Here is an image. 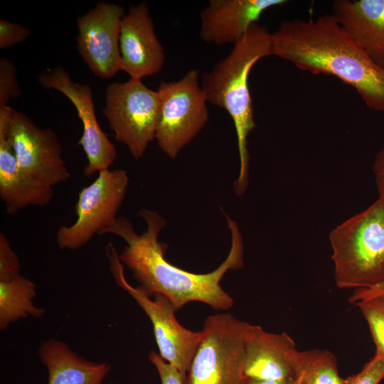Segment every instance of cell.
<instances>
[{
    "label": "cell",
    "mask_w": 384,
    "mask_h": 384,
    "mask_svg": "<svg viewBox=\"0 0 384 384\" xmlns=\"http://www.w3.org/2000/svg\"><path fill=\"white\" fill-rule=\"evenodd\" d=\"M224 214L231 234L230 249L221 265L204 274L184 270L165 259L167 245L159 240V236L166 222L157 211L148 208L139 210L138 215L146 225L141 234L135 231L129 220L119 216L100 235L112 234L124 240L126 245L119 254L120 261L148 295H164L176 311L191 302L204 303L216 310H227L233 306L234 300L223 289L220 281L228 270L243 267L244 245L237 223Z\"/></svg>",
    "instance_id": "cell-1"
},
{
    "label": "cell",
    "mask_w": 384,
    "mask_h": 384,
    "mask_svg": "<svg viewBox=\"0 0 384 384\" xmlns=\"http://www.w3.org/2000/svg\"><path fill=\"white\" fill-rule=\"evenodd\" d=\"M272 55L313 74L331 75L384 112V68L373 60L331 14L283 21L271 33Z\"/></svg>",
    "instance_id": "cell-2"
},
{
    "label": "cell",
    "mask_w": 384,
    "mask_h": 384,
    "mask_svg": "<svg viewBox=\"0 0 384 384\" xmlns=\"http://www.w3.org/2000/svg\"><path fill=\"white\" fill-rule=\"evenodd\" d=\"M272 55L271 33L253 24L237 41L230 53L202 78L208 102L225 110L231 117L237 137L240 169L234 191L243 195L249 183L250 156L247 137L255 127L248 79L253 65Z\"/></svg>",
    "instance_id": "cell-3"
},
{
    "label": "cell",
    "mask_w": 384,
    "mask_h": 384,
    "mask_svg": "<svg viewBox=\"0 0 384 384\" xmlns=\"http://www.w3.org/2000/svg\"><path fill=\"white\" fill-rule=\"evenodd\" d=\"M329 238L338 288H370L384 282V197L337 225Z\"/></svg>",
    "instance_id": "cell-4"
},
{
    "label": "cell",
    "mask_w": 384,
    "mask_h": 384,
    "mask_svg": "<svg viewBox=\"0 0 384 384\" xmlns=\"http://www.w3.org/2000/svg\"><path fill=\"white\" fill-rule=\"evenodd\" d=\"M7 126L19 171L36 206L48 205L53 188L70 178L55 133L50 128L38 127L24 113L12 107Z\"/></svg>",
    "instance_id": "cell-5"
},
{
    "label": "cell",
    "mask_w": 384,
    "mask_h": 384,
    "mask_svg": "<svg viewBox=\"0 0 384 384\" xmlns=\"http://www.w3.org/2000/svg\"><path fill=\"white\" fill-rule=\"evenodd\" d=\"M253 327L230 314L207 317L183 384H243L245 348Z\"/></svg>",
    "instance_id": "cell-6"
},
{
    "label": "cell",
    "mask_w": 384,
    "mask_h": 384,
    "mask_svg": "<svg viewBox=\"0 0 384 384\" xmlns=\"http://www.w3.org/2000/svg\"><path fill=\"white\" fill-rule=\"evenodd\" d=\"M157 91L160 107L155 139L161 150L174 159L207 122L208 100L196 69L178 80L161 82Z\"/></svg>",
    "instance_id": "cell-7"
},
{
    "label": "cell",
    "mask_w": 384,
    "mask_h": 384,
    "mask_svg": "<svg viewBox=\"0 0 384 384\" xmlns=\"http://www.w3.org/2000/svg\"><path fill=\"white\" fill-rule=\"evenodd\" d=\"M105 251L116 284L126 291L149 317L159 354L175 367L184 380L201 342L202 331H193L183 327L176 319L171 303L164 295L155 294L151 299L139 287L131 285L125 277L124 266L112 242L107 243Z\"/></svg>",
    "instance_id": "cell-8"
},
{
    "label": "cell",
    "mask_w": 384,
    "mask_h": 384,
    "mask_svg": "<svg viewBox=\"0 0 384 384\" xmlns=\"http://www.w3.org/2000/svg\"><path fill=\"white\" fill-rule=\"evenodd\" d=\"M159 107L158 91L149 89L140 79L114 82L105 90L102 112L114 139L135 159L142 157L155 139Z\"/></svg>",
    "instance_id": "cell-9"
},
{
    "label": "cell",
    "mask_w": 384,
    "mask_h": 384,
    "mask_svg": "<svg viewBox=\"0 0 384 384\" xmlns=\"http://www.w3.org/2000/svg\"><path fill=\"white\" fill-rule=\"evenodd\" d=\"M129 178L122 169H106L78 193L75 221L57 230L59 248L75 250L85 245L95 234L112 225L127 193Z\"/></svg>",
    "instance_id": "cell-10"
},
{
    "label": "cell",
    "mask_w": 384,
    "mask_h": 384,
    "mask_svg": "<svg viewBox=\"0 0 384 384\" xmlns=\"http://www.w3.org/2000/svg\"><path fill=\"white\" fill-rule=\"evenodd\" d=\"M37 80L43 88L61 92L76 109L82 124L78 145L82 148L87 159L84 175L92 176L110 169L117 156V149L98 123L90 85L74 82L61 67L42 71L38 75Z\"/></svg>",
    "instance_id": "cell-11"
},
{
    "label": "cell",
    "mask_w": 384,
    "mask_h": 384,
    "mask_svg": "<svg viewBox=\"0 0 384 384\" xmlns=\"http://www.w3.org/2000/svg\"><path fill=\"white\" fill-rule=\"evenodd\" d=\"M124 9L99 2L77 18L76 48L90 71L108 79L122 70L119 36Z\"/></svg>",
    "instance_id": "cell-12"
},
{
    "label": "cell",
    "mask_w": 384,
    "mask_h": 384,
    "mask_svg": "<svg viewBox=\"0 0 384 384\" xmlns=\"http://www.w3.org/2000/svg\"><path fill=\"white\" fill-rule=\"evenodd\" d=\"M119 50L122 70L142 80L159 73L165 62L164 48L155 33L146 2L129 9L122 18Z\"/></svg>",
    "instance_id": "cell-13"
},
{
    "label": "cell",
    "mask_w": 384,
    "mask_h": 384,
    "mask_svg": "<svg viewBox=\"0 0 384 384\" xmlns=\"http://www.w3.org/2000/svg\"><path fill=\"white\" fill-rule=\"evenodd\" d=\"M285 0H210L202 10L201 38L220 46L238 41L267 9Z\"/></svg>",
    "instance_id": "cell-14"
},
{
    "label": "cell",
    "mask_w": 384,
    "mask_h": 384,
    "mask_svg": "<svg viewBox=\"0 0 384 384\" xmlns=\"http://www.w3.org/2000/svg\"><path fill=\"white\" fill-rule=\"evenodd\" d=\"M295 348V342L287 333H270L254 325L245 348L244 379H295L290 362V354Z\"/></svg>",
    "instance_id": "cell-15"
},
{
    "label": "cell",
    "mask_w": 384,
    "mask_h": 384,
    "mask_svg": "<svg viewBox=\"0 0 384 384\" xmlns=\"http://www.w3.org/2000/svg\"><path fill=\"white\" fill-rule=\"evenodd\" d=\"M331 15L378 64L384 62V0H336Z\"/></svg>",
    "instance_id": "cell-16"
},
{
    "label": "cell",
    "mask_w": 384,
    "mask_h": 384,
    "mask_svg": "<svg viewBox=\"0 0 384 384\" xmlns=\"http://www.w3.org/2000/svg\"><path fill=\"white\" fill-rule=\"evenodd\" d=\"M38 354L47 369V384H103L111 368L108 363L92 362L79 356L56 339L43 342Z\"/></svg>",
    "instance_id": "cell-17"
},
{
    "label": "cell",
    "mask_w": 384,
    "mask_h": 384,
    "mask_svg": "<svg viewBox=\"0 0 384 384\" xmlns=\"http://www.w3.org/2000/svg\"><path fill=\"white\" fill-rule=\"evenodd\" d=\"M11 107H0V198L9 215H15L30 206L34 198L18 169L16 155L8 135V116Z\"/></svg>",
    "instance_id": "cell-18"
},
{
    "label": "cell",
    "mask_w": 384,
    "mask_h": 384,
    "mask_svg": "<svg viewBox=\"0 0 384 384\" xmlns=\"http://www.w3.org/2000/svg\"><path fill=\"white\" fill-rule=\"evenodd\" d=\"M36 287L33 282L21 274L9 280L0 281L1 330L19 319L29 316L41 318L44 315V309L33 304Z\"/></svg>",
    "instance_id": "cell-19"
},
{
    "label": "cell",
    "mask_w": 384,
    "mask_h": 384,
    "mask_svg": "<svg viewBox=\"0 0 384 384\" xmlns=\"http://www.w3.org/2000/svg\"><path fill=\"white\" fill-rule=\"evenodd\" d=\"M290 362L294 378H300L303 384H345L336 356L327 349L299 351L295 348Z\"/></svg>",
    "instance_id": "cell-20"
},
{
    "label": "cell",
    "mask_w": 384,
    "mask_h": 384,
    "mask_svg": "<svg viewBox=\"0 0 384 384\" xmlns=\"http://www.w3.org/2000/svg\"><path fill=\"white\" fill-rule=\"evenodd\" d=\"M356 305L368 326L375 346V356L384 361V295L358 302Z\"/></svg>",
    "instance_id": "cell-21"
},
{
    "label": "cell",
    "mask_w": 384,
    "mask_h": 384,
    "mask_svg": "<svg viewBox=\"0 0 384 384\" xmlns=\"http://www.w3.org/2000/svg\"><path fill=\"white\" fill-rule=\"evenodd\" d=\"M16 69L14 63L8 58H0V107L18 98L21 91L16 78Z\"/></svg>",
    "instance_id": "cell-22"
},
{
    "label": "cell",
    "mask_w": 384,
    "mask_h": 384,
    "mask_svg": "<svg viewBox=\"0 0 384 384\" xmlns=\"http://www.w3.org/2000/svg\"><path fill=\"white\" fill-rule=\"evenodd\" d=\"M21 263L6 235L0 233V281L20 275Z\"/></svg>",
    "instance_id": "cell-23"
},
{
    "label": "cell",
    "mask_w": 384,
    "mask_h": 384,
    "mask_svg": "<svg viewBox=\"0 0 384 384\" xmlns=\"http://www.w3.org/2000/svg\"><path fill=\"white\" fill-rule=\"evenodd\" d=\"M384 378V361L375 356L358 373L345 379V384H378Z\"/></svg>",
    "instance_id": "cell-24"
},
{
    "label": "cell",
    "mask_w": 384,
    "mask_h": 384,
    "mask_svg": "<svg viewBox=\"0 0 384 384\" xmlns=\"http://www.w3.org/2000/svg\"><path fill=\"white\" fill-rule=\"evenodd\" d=\"M31 31L23 25L12 23L5 18L0 19V48L6 49L24 41Z\"/></svg>",
    "instance_id": "cell-25"
},
{
    "label": "cell",
    "mask_w": 384,
    "mask_h": 384,
    "mask_svg": "<svg viewBox=\"0 0 384 384\" xmlns=\"http://www.w3.org/2000/svg\"><path fill=\"white\" fill-rule=\"evenodd\" d=\"M149 360L156 369L161 384H183V379L178 370L163 359L159 353L154 351H150Z\"/></svg>",
    "instance_id": "cell-26"
},
{
    "label": "cell",
    "mask_w": 384,
    "mask_h": 384,
    "mask_svg": "<svg viewBox=\"0 0 384 384\" xmlns=\"http://www.w3.org/2000/svg\"><path fill=\"white\" fill-rule=\"evenodd\" d=\"M383 295L384 282L370 288L354 289L353 294L349 297V302L356 304L358 302Z\"/></svg>",
    "instance_id": "cell-27"
},
{
    "label": "cell",
    "mask_w": 384,
    "mask_h": 384,
    "mask_svg": "<svg viewBox=\"0 0 384 384\" xmlns=\"http://www.w3.org/2000/svg\"><path fill=\"white\" fill-rule=\"evenodd\" d=\"M372 169L378 195L384 197V146L377 153Z\"/></svg>",
    "instance_id": "cell-28"
},
{
    "label": "cell",
    "mask_w": 384,
    "mask_h": 384,
    "mask_svg": "<svg viewBox=\"0 0 384 384\" xmlns=\"http://www.w3.org/2000/svg\"><path fill=\"white\" fill-rule=\"evenodd\" d=\"M294 380H268L247 378L245 379L243 384H292Z\"/></svg>",
    "instance_id": "cell-29"
},
{
    "label": "cell",
    "mask_w": 384,
    "mask_h": 384,
    "mask_svg": "<svg viewBox=\"0 0 384 384\" xmlns=\"http://www.w3.org/2000/svg\"><path fill=\"white\" fill-rule=\"evenodd\" d=\"M292 384H303L300 378L294 379Z\"/></svg>",
    "instance_id": "cell-30"
},
{
    "label": "cell",
    "mask_w": 384,
    "mask_h": 384,
    "mask_svg": "<svg viewBox=\"0 0 384 384\" xmlns=\"http://www.w3.org/2000/svg\"><path fill=\"white\" fill-rule=\"evenodd\" d=\"M379 65H381L383 68H384V62L382 63H380Z\"/></svg>",
    "instance_id": "cell-31"
},
{
    "label": "cell",
    "mask_w": 384,
    "mask_h": 384,
    "mask_svg": "<svg viewBox=\"0 0 384 384\" xmlns=\"http://www.w3.org/2000/svg\"><path fill=\"white\" fill-rule=\"evenodd\" d=\"M110 384H114V383H110Z\"/></svg>",
    "instance_id": "cell-32"
}]
</instances>
